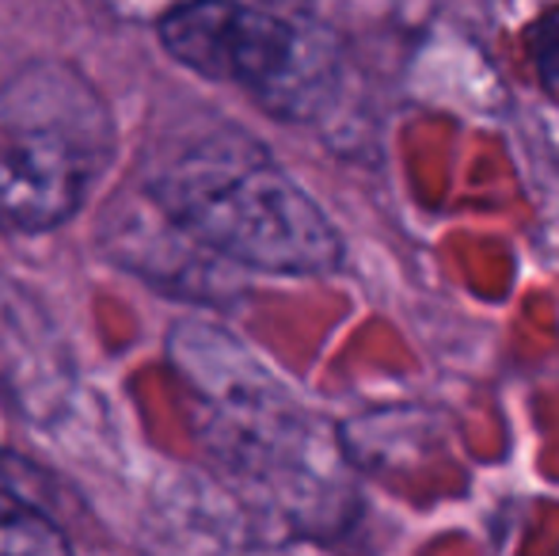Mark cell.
I'll list each match as a JSON object with an SVG mask.
<instances>
[{
	"instance_id": "cell-4",
	"label": "cell",
	"mask_w": 559,
	"mask_h": 556,
	"mask_svg": "<svg viewBox=\"0 0 559 556\" xmlns=\"http://www.w3.org/2000/svg\"><path fill=\"white\" fill-rule=\"evenodd\" d=\"M160 46L206 81L236 84L271 115L312 119L335 84V54L312 31L240 0H183L156 23Z\"/></svg>"
},
{
	"instance_id": "cell-6",
	"label": "cell",
	"mask_w": 559,
	"mask_h": 556,
	"mask_svg": "<svg viewBox=\"0 0 559 556\" xmlns=\"http://www.w3.org/2000/svg\"><path fill=\"white\" fill-rule=\"evenodd\" d=\"M525 43H530L533 69H537L545 92L552 99H559V8L548 15H540V20L533 23Z\"/></svg>"
},
{
	"instance_id": "cell-2",
	"label": "cell",
	"mask_w": 559,
	"mask_h": 556,
	"mask_svg": "<svg viewBox=\"0 0 559 556\" xmlns=\"http://www.w3.org/2000/svg\"><path fill=\"white\" fill-rule=\"evenodd\" d=\"M145 194L236 268L263 275H332L343 268L332 217L240 130L194 141L148 179Z\"/></svg>"
},
{
	"instance_id": "cell-3",
	"label": "cell",
	"mask_w": 559,
	"mask_h": 556,
	"mask_svg": "<svg viewBox=\"0 0 559 556\" xmlns=\"http://www.w3.org/2000/svg\"><path fill=\"white\" fill-rule=\"evenodd\" d=\"M0 115V225L61 229L111 161L115 127L104 99L76 69L43 61L8 84Z\"/></svg>"
},
{
	"instance_id": "cell-5",
	"label": "cell",
	"mask_w": 559,
	"mask_h": 556,
	"mask_svg": "<svg viewBox=\"0 0 559 556\" xmlns=\"http://www.w3.org/2000/svg\"><path fill=\"white\" fill-rule=\"evenodd\" d=\"M0 556H73V549L53 519L0 484Z\"/></svg>"
},
{
	"instance_id": "cell-1",
	"label": "cell",
	"mask_w": 559,
	"mask_h": 556,
	"mask_svg": "<svg viewBox=\"0 0 559 556\" xmlns=\"http://www.w3.org/2000/svg\"><path fill=\"white\" fill-rule=\"evenodd\" d=\"M168 355L202 409V446L248 496L297 527H320L343 504L335 450L289 389L214 324L171 328Z\"/></svg>"
}]
</instances>
